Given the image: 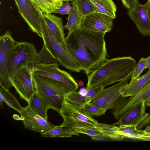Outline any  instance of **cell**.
Wrapping results in <instances>:
<instances>
[{"mask_svg":"<svg viewBox=\"0 0 150 150\" xmlns=\"http://www.w3.org/2000/svg\"><path fill=\"white\" fill-rule=\"evenodd\" d=\"M64 97L70 102L81 108L86 103V96H82L79 92L72 91L69 92L65 94Z\"/></svg>","mask_w":150,"mask_h":150,"instance_id":"28","label":"cell"},{"mask_svg":"<svg viewBox=\"0 0 150 150\" xmlns=\"http://www.w3.org/2000/svg\"><path fill=\"white\" fill-rule=\"evenodd\" d=\"M146 69V58L142 57L135 67L133 71L131 81L133 80L139 76L143 70Z\"/></svg>","mask_w":150,"mask_h":150,"instance_id":"30","label":"cell"},{"mask_svg":"<svg viewBox=\"0 0 150 150\" xmlns=\"http://www.w3.org/2000/svg\"><path fill=\"white\" fill-rule=\"evenodd\" d=\"M150 83V70L136 79L130 81L122 93L126 97L133 96L142 90Z\"/></svg>","mask_w":150,"mask_h":150,"instance_id":"17","label":"cell"},{"mask_svg":"<svg viewBox=\"0 0 150 150\" xmlns=\"http://www.w3.org/2000/svg\"><path fill=\"white\" fill-rule=\"evenodd\" d=\"M42 16L49 29L61 40L65 39L64 28L62 19L52 13H42Z\"/></svg>","mask_w":150,"mask_h":150,"instance_id":"18","label":"cell"},{"mask_svg":"<svg viewBox=\"0 0 150 150\" xmlns=\"http://www.w3.org/2000/svg\"><path fill=\"white\" fill-rule=\"evenodd\" d=\"M38 93L48 109L59 114L64 95L74 91L62 83L45 77L35 75Z\"/></svg>","mask_w":150,"mask_h":150,"instance_id":"4","label":"cell"},{"mask_svg":"<svg viewBox=\"0 0 150 150\" xmlns=\"http://www.w3.org/2000/svg\"><path fill=\"white\" fill-rule=\"evenodd\" d=\"M127 81H120L103 88L93 98L90 103L106 110L115 109L126 99L122 93L128 85Z\"/></svg>","mask_w":150,"mask_h":150,"instance_id":"7","label":"cell"},{"mask_svg":"<svg viewBox=\"0 0 150 150\" xmlns=\"http://www.w3.org/2000/svg\"><path fill=\"white\" fill-rule=\"evenodd\" d=\"M146 106L145 101L139 103L114 124L118 126L136 125L138 129L147 126L150 121V115L145 112Z\"/></svg>","mask_w":150,"mask_h":150,"instance_id":"14","label":"cell"},{"mask_svg":"<svg viewBox=\"0 0 150 150\" xmlns=\"http://www.w3.org/2000/svg\"></svg>","mask_w":150,"mask_h":150,"instance_id":"43","label":"cell"},{"mask_svg":"<svg viewBox=\"0 0 150 150\" xmlns=\"http://www.w3.org/2000/svg\"><path fill=\"white\" fill-rule=\"evenodd\" d=\"M81 109L85 113L92 117L103 115L105 114L106 111L90 103L85 104Z\"/></svg>","mask_w":150,"mask_h":150,"instance_id":"29","label":"cell"},{"mask_svg":"<svg viewBox=\"0 0 150 150\" xmlns=\"http://www.w3.org/2000/svg\"><path fill=\"white\" fill-rule=\"evenodd\" d=\"M59 115L63 119L60 125L73 129L79 127H95L97 121L84 112L79 106L67 100L64 96Z\"/></svg>","mask_w":150,"mask_h":150,"instance_id":"6","label":"cell"},{"mask_svg":"<svg viewBox=\"0 0 150 150\" xmlns=\"http://www.w3.org/2000/svg\"></svg>","mask_w":150,"mask_h":150,"instance_id":"44","label":"cell"},{"mask_svg":"<svg viewBox=\"0 0 150 150\" xmlns=\"http://www.w3.org/2000/svg\"><path fill=\"white\" fill-rule=\"evenodd\" d=\"M78 133H82L91 137L102 133L95 127H79L72 129Z\"/></svg>","mask_w":150,"mask_h":150,"instance_id":"31","label":"cell"},{"mask_svg":"<svg viewBox=\"0 0 150 150\" xmlns=\"http://www.w3.org/2000/svg\"><path fill=\"white\" fill-rule=\"evenodd\" d=\"M114 19L99 12H96L84 17L79 28L98 33H106L110 31Z\"/></svg>","mask_w":150,"mask_h":150,"instance_id":"13","label":"cell"},{"mask_svg":"<svg viewBox=\"0 0 150 150\" xmlns=\"http://www.w3.org/2000/svg\"><path fill=\"white\" fill-rule=\"evenodd\" d=\"M0 101L1 106L4 102L9 107L13 108L18 112L23 108L16 97L9 90H7L0 85Z\"/></svg>","mask_w":150,"mask_h":150,"instance_id":"21","label":"cell"},{"mask_svg":"<svg viewBox=\"0 0 150 150\" xmlns=\"http://www.w3.org/2000/svg\"><path fill=\"white\" fill-rule=\"evenodd\" d=\"M63 1H69L71 2L72 3L75 0H62Z\"/></svg>","mask_w":150,"mask_h":150,"instance_id":"42","label":"cell"},{"mask_svg":"<svg viewBox=\"0 0 150 150\" xmlns=\"http://www.w3.org/2000/svg\"><path fill=\"white\" fill-rule=\"evenodd\" d=\"M15 41L9 30L0 37V85L8 90L12 86L8 68L11 52Z\"/></svg>","mask_w":150,"mask_h":150,"instance_id":"11","label":"cell"},{"mask_svg":"<svg viewBox=\"0 0 150 150\" xmlns=\"http://www.w3.org/2000/svg\"><path fill=\"white\" fill-rule=\"evenodd\" d=\"M123 6L128 9H131L139 2L138 0H121Z\"/></svg>","mask_w":150,"mask_h":150,"instance_id":"34","label":"cell"},{"mask_svg":"<svg viewBox=\"0 0 150 150\" xmlns=\"http://www.w3.org/2000/svg\"><path fill=\"white\" fill-rule=\"evenodd\" d=\"M118 127V126L114 124L108 125L98 123L95 128L102 133L108 136L110 138L115 140L120 141L125 137L119 134Z\"/></svg>","mask_w":150,"mask_h":150,"instance_id":"26","label":"cell"},{"mask_svg":"<svg viewBox=\"0 0 150 150\" xmlns=\"http://www.w3.org/2000/svg\"><path fill=\"white\" fill-rule=\"evenodd\" d=\"M144 130L146 132L150 133V125L147 126Z\"/></svg>","mask_w":150,"mask_h":150,"instance_id":"41","label":"cell"},{"mask_svg":"<svg viewBox=\"0 0 150 150\" xmlns=\"http://www.w3.org/2000/svg\"><path fill=\"white\" fill-rule=\"evenodd\" d=\"M150 97V83L136 95L126 99L120 105L112 110V113L119 120L126 113L139 103L146 101Z\"/></svg>","mask_w":150,"mask_h":150,"instance_id":"16","label":"cell"},{"mask_svg":"<svg viewBox=\"0 0 150 150\" xmlns=\"http://www.w3.org/2000/svg\"><path fill=\"white\" fill-rule=\"evenodd\" d=\"M77 83L79 86L80 87H82L84 85V83L81 80L78 81Z\"/></svg>","mask_w":150,"mask_h":150,"instance_id":"39","label":"cell"},{"mask_svg":"<svg viewBox=\"0 0 150 150\" xmlns=\"http://www.w3.org/2000/svg\"><path fill=\"white\" fill-rule=\"evenodd\" d=\"M91 138L93 140L96 141H103L110 138L105 134L101 133L94 136L91 137Z\"/></svg>","mask_w":150,"mask_h":150,"instance_id":"35","label":"cell"},{"mask_svg":"<svg viewBox=\"0 0 150 150\" xmlns=\"http://www.w3.org/2000/svg\"><path fill=\"white\" fill-rule=\"evenodd\" d=\"M88 91V90L86 88H82L79 89V92L82 96H86Z\"/></svg>","mask_w":150,"mask_h":150,"instance_id":"36","label":"cell"},{"mask_svg":"<svg viewBox=\"0 0 150 150\" xmlns=\"http://www.w3.org/2000/svg\"><path fill=\"white\" fill-rule=\"evenodd\" d=\"M42 32V39L47 48L59 61L64 67L77 72L83 70V68L68 50L64 41L61 40L49 29L42 16L40 17Z\"/></svg>","mask_w":150,"mask_h":150,"instance_id":"3","label":"cell"},{"mask_svg":"<svg viewBox=\"0 0 150 150\" xmlns=\"http://www.w3.org/2000/svg\"><path fill=\"white\" fill-rule=\"evenodd\" d=\"M127 15L143 35L150 36V18L145 4L139 2L134 7L128 9Z\"/></svg>","mask_w":150,"mask_h":150,"instance_id":"15","label":"cell"},{"mask_svg":"<svg viewBox=\"0 0 150 150\" xmlns=\"http://www.w3.org/2000/svg\"><path fill=\"white\" fill-rule=\"evenodd\" d=\"M147 9V11L150 18V0H147L145 4Z\"/></svg>","mask_w":150,"mask_h":150,"instance_id":"37","label":"cell"},{"mask_svg":"<svg viewBox=\"0 0 150 150\" xmlns=\"http://www.w3.org/2000/svg\"><path fill=\"white\" fill-rule=\"evenodd\" d=\"M59 62L48 64L34 65L33 71L35 75L50 78L60 82L76 91L79 86L70 74L60 69Z\"/></svg>","mask_w":150,"mask_h":150,"instance_id":"9","label":"cell"},{"mask_svg":"<svg viewBox=\"0 0 150 150\" xmlns=\"http://www.w3.org/2000/svg\"><path fill=\"white\" fill-rule=\"evenodd\" d=\"M30 0L42 13L52 14L61 7L64 2L62 0Z\"/></svg>","mask_w":150,"mask_h":150,"instance_id":"20","label":"cell"},{"mask_svg":"<svg viewBox=\"0 0 150 150\" xmlns=\"http://www.w3.org/2000/svg\"><path fill=\"white\" fill-rule=\"evenodd\" d=\"M18 112L24 127L28 129L42 134L56 126L33 111L28 105Z\"/></svg>","mask_w":150,"mask_h":150,"instance_id":"12","label":"cell"},{"mask_svg":"<svg viewBox=\"0 0 150 150\" xmlns=\"http://www.w3.org/2000/svg\"><path fill=\"white\" fill-rule=\"evenodd\" d=\"M74 135L79 136V135L73 129L63 128L60 125L56 126L48 132L41 134V137L51 138L54 137H71Z\"/></svg>","mask_w":150,"mask_h":150,"instance_id":"24","label":"cell"},{"mask_svg":"<svg viewBox=\"0 0 150 150\" xmlns=\"http://www.w3.org/2000/svg\"><path fill=\"white\" fill-rule=\"evenodd\" d=\"M28 103L33 111L47 120L48 109L38 92L34 94Z\"/></svg>","mask_w":150,"mask_h":150,"instance_id":"22","label":"cell"},{"mask_svg":"<svg viewBox=\"0 0 150 150\" xmlns=\"http://www.w3.org/2000/svg\"><path fill=\"white\" fill-rule=\"evenodd\" d=\"M38 54L32 43L16 41L11 52L8 68L10 80L22 68L27 65L34 67Z\"/></svg>","mask_w":150,"mask_h":150,"instance_id":"5","label":"cell"},{"mask_svg":"<svg viewBox=\"0 0 150 150\" xmlns=\"http://www.w3.org/2000/svg\"><path fill=\"white\" fill-rule=\"evenodd\" d=\"M80 15L84 17L93 13L98 12V9L90 0H75L72 3Z\"/></svg>","mask_w":150,"mask_h":150,"instance_id":"25","label":"cell"},{"mask_svg":"<svg viewBox=\"0 0 150 150\" xmlns=\"http://www.w3.org/2000/svg\"><path fill=\"white\" fill-rule=\"evenodd\" d=\"M146 69L150 70V55L146 58Z\"/></svg>","mask_w":150,"mask_h":150,"instance_id":"38","label":"cell"},{"mask_svg":"<svg viewBox=\"0 0 150 150\" xmlns=\"http://www.w3.org/2000/svg\"><path fill=\"white\" fill-rule=\"evenodd\" d=\"M69 1H64L62 5L54 13L60 14L62 15L68 14L73 8V7L70 6Z\"/></svg>","mask_w":150,"mask_h":150,"instance_id":"33","label":"cell"},{"mask_svg":"<svg viewBox=\"0 0 150 150\" xmlns=\"http://www.w3.org/2000/svg\"><path fill=\"white\" fill-rule=\"evenodd\" d=\"M136 64V61L130 56L107 59L87 76L86 88L88 91L96 87H105L117 81H127L131 78Z\"/></svg>","mask_w":150,"mask_h":150,"instance_id":"2","label":"cell"},{"mask_svg":"<svg viewBox=\"0 0 150 150\" xmlns=\"http://www.w3.org/2000/svg\"><path fill=\"white\" fill-rule=\"evenodd\" d=\"M145 104L147 106L150 107V97L145 101Z\"/></svg>","mask_w":150,"mask_h":150,"instance_id":"40","label":"cell"},{"mask_svg":"<svg viewBox=\"0 0 150 150\" xmlns=\"http://www.w3.org/2000/svg\"><path fill=\"white\" fill-rule=\"evenodd\" d=\"M105 34L78 28L68 33L65 38L64 41L68 50L87 76L98 68L107 59Z\"/></svg>","mask_w":150,"mask_h":150,"instance_id":"1","label":"cell"},{"mask_svg":"<svg viewBox=\"0 0 150 150\" xmlns=\"http://www.w3.org/2000/svg\"><path fill=\"white\" fill-rule=\"evenodd\" d=\"M73 7L72 10L68 14L67 24L64 27L68 30V33L79 28L83 18L79 13L76 6Z\"/></svg>","mask_w":150,"mask_h":150,"instance_id":"27","label":"cell"},{"mask_svg":"<svg viewBox=\"0 0 150 150\" xmlns=\"http://www.w3.org/2000/svg\"><path fill=\"white\" fill-rule=\"evenodd\" d=\"M21 17L29 28L42 38L43 33L40 17L42 11L30 0H14Z\"/></svg>","mask_w":150,"mask_h":150,"instance_id":"10","label":"cell"},{"mask_svg":"<svg viewBox=\"0 0 150 150\" xmlns=\"http://www.w3.org/2000/svg\"><path fill=\"white\" fill-rule=\"evenodd\" d=\"M136 125H129L118 126V131L119 134L125 138L138 139L140 137L146 133L144 130L138 129Z\"/></svg>","mask_w":150,"mask_h":150,"instance_id":"23","label":"cell"},{"mask_svg":"<svg viewBox=\"0 0 150 150\" xmlns=\"http://www.w3.org/2000/svg\"><path fill=\"white\" fill-rule=\"evenodd\" d=\"M98 12L108 15L114 19L116 17V6L112 0H90Z\"/></svg>","mask_w":150,"mask_h":150,"instance_id":"19","label":"cell"},{"mask_svg":"<svg viewBox=\"0 0 150 150\" xmlns=\"http://www.w3.org/2000/svg\"><path fill=\"white\" fill-rule=\"evenodd\" d=\"M34 67L27 65L22 68L10 79L11 86L14 88L21 98L28 103L34 94L38 92Z\"/></svg>","mask_w":150,"mask_h":150,"instance_id":"8","label":"cell"},{"mask_svg":"<svg viewBox=\"0 0 150 150\" xmlns=\"http://www.w3.org/2000/svg\"><path fill=\"white\" fill-rule=\"evenodd\" d=\"M104 87V86H101L94 88L88 91L85 98L86 103H90L93 98Z\"/></svg>","mask_w":150,"mask_h":150,"instance_id":"32","label":"cell"}]
</instances>
